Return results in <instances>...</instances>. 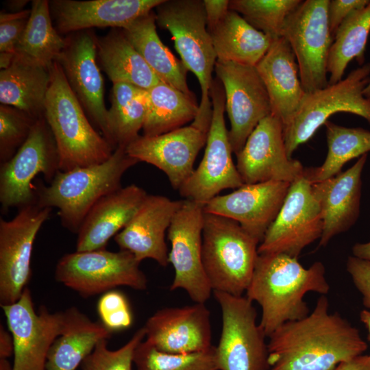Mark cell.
I'll use <instances>...</instances> for the list:
<instances>
[{
  "mask_svg": "<svg viewBox=\"0 0 370 370\" xmlns=\"http://www.w3.org/2000/svg\"><path fill=\"white\" fill-rule=\"evenodd\" d=\"M329 308L321 295L306 317L284 323L268 336L270 370H334L362 354L367 345L358 330Z\"/></svg>",
  "mask_w": 370,
  "mask_h": 370,
  "instance_id": "6da1fadb",
  "label": "cell"
},
{
  "mask_svg": "<svg viewBox=\"0 0 370 370\" xmlns=\"http://www.w3.org/2000/svg\"><path fill=\"white\" fill-rule=\"evenodd\" d=\"M330 285L321 262L305 268L297 258L284 254H258L245 292L262 310L259 323L268 337L284 323L310 313L304 297L308 292L326 295Z\"/></svg>",
  "mask_w": 370,
  "mask_h": 370,
  "instance_id": "7a4b0ae2",
  "label": "cell"
},
{
  "mask_svg": "<svg viewBox=\"0 0 370 370\" xmlns=\"http://www.w3.org/2000/svg\"><path fill=\"white\" fill-rule=\"evenodd\" d=\"M138 161L126 147H117L103 163L59 171L50 184L34 185L36 203L42 208L58 209L62 225L77 234L92 206L105 195L122 187L124 173Z\"/></svg>",
  "mask_w": 370,
  "mask_h": 370,
  "instance_id": "3957f363",
  "label": "cell"
},
{
  "mask_svg": "<svg viewBox=\"0 0 370 370\" xmlns=\"http://www.w3.org/2000/svg\"><path fill=\"white\" fill-rule=\"evenodd\" d=\"M50 71L44 116L56 143L60 171L104 162L115 149L90 123L59 64L54 62Z\"/></svg>",
  "mask_w": 370,
  "mask_h": 370,
  "instance_id": "277c9868",
  "label": "cell"
},
{
  "mask_svg": "<svg viewBox=\"0 0 370 370\" xmlns=\"http://www.w3.org/2000/svg\"><path fill=\"white\" fill-rule=\"evenodd\" d=\"M155 9L157 25L170 32L180 60L200 85L199 112L192 123L209 130L212 114L210 91L217 55L207 28L203 1L164 0Z\"/></svg>",
  "mask_w": 370,
  "mask_h": 370,
  "instance_id": "5b68a950",
  "label": "cell"
},
{
  "mask_svg": "<svg viewBox=\"0 0 370 370\" xmlns=\"http://www.w3.org/2000/svg\"><path fill=\"white\" fill-rule=\"evenodd\" d=\"M259 244L236 221L205 212L202 260L212 291L234 296L246 292L258 256Z\"/></svg>",
  "mask_w": 370,
  "mask_h": 370,
  "instance_id": "8992f818",
  "label": "cell"
},
{
  "mask_svg": "<svg viewBox=\"0 0 370 370\" xmlns=\"http://www.w3.org/2000/svg\"><path fill=\"white\" fill-rule=\"evenodd\" d=\"M370 81V62L352 71L340 82L306 92L291 121L284 127L287 155L291 158L301 144L336 113L358 115L370 124V101L363 94Z\"/></svg>",
  "mask_w": 370,
  "mask_h": 370,
  "instance_id": "52a82bcc",
  "label": "cell"
},
{
  "mask_svg": "<svg viewBox=\"0 0 370 370\" xmlns=\"http://www.w3.org/2000/svg\"><path fill=\"white\" fill-rule=\"evenodd\" d=\"M130 252L106 249L66 254L58 260L56 280L87 298L127 286L145 291L148 282Z\"/></svg>",
  "mask_w": 370,
  "mask_h": 370,
  "instance_id": "ba28073f",
  "label": "cell"
},
{
  "mask_svg": "<svg viewBox=\"0 0 370 370\" xmlns=\"http://www.w3.org/2000/svg\"><path fill=\"white\" fill-rule=\"evenodd\" d=\"M221 310L222 327L216 362L219 370H270L267 337L256 322V310L246 296L213 291Z\"/></svg>",
  "mask_w": 370,
  "mask_h": 370,
  "instance_id": "9c48e42d",
  "label": "cell"
},
{
  "mask_svg": "<svg viewBox=\"0 0 370 370\" xmlns=\"http://www.w3.org/2000/svg\"><path fill=\"white\" fill-rule=\"evenodd\" d=\"M60 171V158L53 134L42 116L15 155L0 163V204L2 214L36 204L33 180L40 173L50 184Z\"/></svg>",
  "mask_w": 370,
  "mask_h": 370,
  "instance_id": "30bf717a",
  "label": "cell"
},
{
  "mask_svg": "<svg viewBox=\"0 0 370 370\" xmlns=\"http://www.w3.org/2000/svg\"><path fill=\"white\" fill-rule=\"evenodd\" d=\"M210 99L212 119L203 158L178 190L184 199L202 206L222 190L238 188L244 184L232 160L233 151L224 119L225 92L219 79L213 80Z\"/></svg>",
  "mask_w": 370,
  "mask_h": 370,
  "instance_id": "8fae6325",
  "label": "cell"
},
{
  "mask_svg": "<svg viewBox=\"0 0 370 370\" xmlns=\"http://www.w3.org/2000/svg\"><path fill=\"white\" fill-rule=\"evenodd\" d=\"M329 1H302L283 26L282 37L286 39L295 56L306 92L328 85L327 62L334 40L328 21Z\"/></svg>",
  "mask_w": 370,
  "mask_h": 370,
  "instance_id": "7c38bea8",
  "label": "cell"
},
{
  "mask_svg": "<svg viewBox=\"0 0 370 370\" xmlns=\"http://www.w3.org/2000/svg\"><path fill=\"white\" fill-rule=\"evenodd\" d=\"M323 227L312 183L303 174L291 184L278 216L258 245V254H284L297 258L306 247L320 239Z\"/></svg>",
  "mask_w": 370,
  "mask_h": 370,
  "instance_id": "4fadbf2b",
  "label": "cell"
},
{
  "mask_svg": "<svg viewBox=\"0 0 370 370\" xmlns=\"http://www.w3.org/2000/svg\"><path fill=\"white\" fill-rule=\"evenodd\" d=\"M204 206L184 199L167 230L169 264L175 275L170 290L182 289L195 303H204L212 292L202 260Z\"/></svg>",
  "mask_w": 370,
  "mask_h": 370,
  "instance_id": "5bb4252c",
  "label": "cell"
},
{
  "mask_svg": "<svg viewBox=\"0 0 370 370\" xmlns=\"http://www.w3.org/2000/svg\"><path fill=\"white\" fill-rule=\"evenodd\" d=\"M51 210L36 203L18 209L10 220L0 218L1 306L16 302L27 288L34 243Z\"/></svg>",
  "mask_w": 370,
  "mask_h": 370,
  "instance_id": "9a60e30c",
  "label": "cell"
},
{
  "mask_svg": "<svg viewBox=\"0 0 370 370\" xmlns=\"http://www.w3.org/2000/svg\"><path fill=\"white\" fill-rule=\"evenodd\" d=\"M214 71L224 90L229 139L236 155L259 122L271 114L269 97L256 66L217 60Z\"/></svg>",
  "mask_w": 370,
  "mask_h": 370,
  "instance_id": "2e32d148",
  "label": "cell"
},
{
  "mask_svg": "<svg viewBox=\"0 0 370 370\" xmlns=\"http://www.w3.org/2000/svg\"><path fill=\"white\" fill-rule=\"evenodd\" d=\"M1 307L14 340L13 370H46L49 350L62 330L63 312H51L45 306L36 312L27 287L16 302Z\"/></svg>",
  "mask_w": 370,
  "mask_h": 370,
  "instance_id": "e0dca14e",
  "label": "cell"
},
{
  "mask_svg": "<svg viewBox=\"0 0 370 370\" xmlns=\"http://www.w3.org/2000/svg\"><path fill=\"white\" fill-rule=\"evenodd\" d=\"M65 38L66 46L55 62L86 115L114 147L104 103L103 79L97 61V38L86 29L71 33Z\"/></svg>",
  "mask_w": 370,
  "mask_h": 370,
  "instance_id": "ac0fdd59",
  "label": "cell"
},
{
  "mask_svg": "<svg viewBox=\"0 0 370 370\" xmlns=\"http://www.w3.org/2000/svg\"><path fill=\"white\" fill-rule=\"evenodd\" d=\"M236 156V166L244 184L292 183L304 172L301 162L287 155L284 124L272 114L259 122Z\"/></svg>",
  "mask_w": 370,
  "mask_h": 370,
  "instance_id": "d6986e66",
  "label": "cell"
},
{
  "mask_svg": "<svg viewBox=\"0 0 370 370\" xmlns=\"http://www.w3.org/2000/svg\"><path fill=\"white\" fill-rule=\"evenodd\" d=\"M208 131L193 124L156 136L139 135L126 147L127 153L138 162L153 165L179 190L191 175Z\"/></svg>",
  "mask_w": 370,
  "mask_h": 370,
  "instance_id": "ffe728a7",
  "label": "cell"
},
{
  "mask_svg": "<svg viewBox=\"0 0 370 370\" xmlns=\"http://www.w3.org/2000/svg\"><path fill=\"white\" fill-rule=\"evenodd\" d=\"M291 183L269 181L243 184L204 206L206 213L236 221L260 243L278 216Z\"/></svg>",
  "mask_w": 370,
  "mask_h": 370,
  "instance_id": "44dd1931",
  "label": "cell"
},
{
  "mask_svg": "<svg viewBox=\"0 0 370 370\" xmlns=\"http://www.w3.org/2000/svg\"><path fill=\"white\" fill-rule=\"evenodd\" d=\"M143 328L145 340L163 352L190 354L213 346L210 312L204 303L160 309Z\"/></svg>",
  "mask_w": 370,
  "mask_h": 370,
  "instance_id": "7402d4cb",
  "label": "cell"
},
{
  "mask_svg": "<svg viewBox=\"0 0 370 370\" xmlns=\"http://www.w3.org/2000/svg\"><path fill=\"white\" fill-rule=\"evenodd\" d=\"M183 200L147 195L127 225L114 238L121 250L141 262L152 259L162 267L169 264L165 234Z\"/></svg>",
  "mask_w": 370,
  "mask_h": 370,
  "instance_id": "603a6c76",
  "label": "cell"
},
{
  "mask_svg": "<svg viewBox=\"0 0 370 370\" xmlns=\"http://www.w3.org/2000/svg\"><path fill=\"white\" fill-rule=\"evenodd\" d=\"M164 0H52L51 18L59 34L92 27L124 28Z\"/></svg>",
  "mask_w": 370,
  "mask_h": 370,
  "instance_id": "cb8c5ba5",
  "label": "cell"
},
{
  "mask_svg": "<svg viewBox=\"0 0 370 370\" xmlns=\"http://www.w3.org/2000/svg\"><path fill=\"white\" fill-rule=\"evenodd\" d=\"M367 154L349 169L321 182L312 184V191L322 214L323 227L319 247H325L338 234L356 222L360 208L362 174Z\"/></svg>",
  "mask_w": 370,
  "mask_h": 370,
  "instance_id": "d4e9b609",
  "label": "cell"
},
{
  "mask_svg": "<svg viewBox=\"0 0 370 370\" xmlns=\"http://www.w3.org/2000/svg\"><path fill=\"white\" fill-rule=\"evenodd\" d=\"M256 68L267 90L271 114L282 121L284 127L306 94L295 56L286 39H274Z\"/></svg>",
  "mask_w": 370,
  "mask_h": 370,
  "instance_id": "484cf974",
  "label": "cell"
},
{
  "mask_svg": "<svg viewBox=\"0 0 370 370\" xmlns=\"http://www.w3.org/2000/svg\"><path fill=\"white\" fill-rule=\"evenodd\" d=\"M147 195L141 187L131 184L101 198L78 230L76 251L106 249L110 238L127 225Z\"/></svg>",
  "mask_w": 370,
  "mask_h": 370,
  "instance_id": "4316f807",
  "label": "cell"
},
{
  "mask_svg": "<svg viewBox=\"0 0 370 370\" xmlns=\"http://www.w3.org/2000/svg\"><path fill=\"white\" fill-rule=\"evenodd\" d=\"M61 334L48 354L46 370H76L97 343L112 336L101 321H95L77 308L63 311Z\"/></svg>",
  "mask_w": 370,
  "mask_h": 370,
  "instance_id": "83f0119b",
  "label": "cell"
},
{
  "mask_svg": "<svg viewBox=\"0 0 370 370\" xmlns=\"http://www.w3.org/2000/svg\"><path fill=\"white\" fill-rule=\"evenodd\" d=\"M50 82V67L15 54L11 65L0 71V102L37 120L44 116Z\"/></svg>",
  "mask_w": 370,
  "mask_h": 370,
  "instance_id": "f1b7e54d",
  "label": "cell"
},
{
  "mask_svg": "<svg viewBox=\"0 0 370 370\" xmlns=\"http://www.w3.org/2000/svg\"><path fill=\"white\" fill-rule=\"evenodd\" d=\"M153 11L123 28L127 38L159 79L193 97L186 81L188 70L160 39Z\"/></svg>",
  "mask_w": 370,
  "mask_h": 370,
  "instance_id": "f546056e",
  "label": "cell"
},
{
  "mask_svg": "<svg viewBox=\"0 0 370 370\" xmlns=\"http://www.w3.org/2000/svg\"><path fill=\"white\" fill-rule=\"evenodd\" d=\"M99 66L112 84L126 83L149 90L161 81L136 51L121 28L97 38Z\"/></svg>",
  "mask_w": 370,
  "mask_h": 370,
  "instance_id": "4dcf8cb0",
  "label": "cell"
},
{
  "mask_svg": "<svg viewBox=\"0 0 370 370\" xmlns=\"http://www.w3.org/2000/svg\"><path fill=\"white\" fill-rule=\"evenodd\" d=\"M208 32L217 60L254 66L266 54L273 40L231 10Z\"/></svg>",
  "mask_w": 370,
  "mask_h": 370,
  "instance_id": "1f68e13d",
  "label": "cell"
},
{
  "mask_svg": "<svg viewBox=\"0 0 370 370\" xmlns=\"http://www.w3.org/2000/svg\"><path fill=\"white\" fill-rule=\"evenodd\" d=\"M148 108L147 90L126 83L113 84L108 125L115 149L126 147L139 136Z\"/></svg>",
  "mask_w": 370,
  "mask_h": 370,
  "instance_id": "d6a6232c",
  "label": "cell"
},
{
  "mask_svg": "<svg viewBox=\"0 0 370 370\" xmlns=\"http://www.w3.org/2000/svg\"><path fill=\"white\" fill-rule=\"evenodd\" d=\"M149 108L143 127L144 136H156L193 122L199 112L195 97L160 82L149 90Z\"/></svg>",
  "mask_w": 370,
  "mask_h": 370,
  "instance_id": "836d02e7",
  "label": "cell"
},
{
  "mask_svg": "<svg viewBox=\"0 0 370 370\" xmlns=\"http://www.w3.org/2000/svg\"><path fill=\"white\" fill-rule=\"evenodd\" d=\"M66 46L52 23L49 1L33 0L25 31L15 54L40 65L50 67Z\"/></svg>",
  "mask_w": 370,
  "mask_h": 370,
  "instance_id": "e575fe53",
  "label": "cell"
},
{
  "mask_svg": "<svg viewBox=\"0 0 370 370\" xmlns=\"http://www.w3.org/2000/svg\"><path fill=\"white\" fill-rule=\"evenodd\" d=\"M370 33V0L364 8L354 11L341 23L334 36L327 62L328 84L343 79L349 63L356 59L365 64V52Z\"/></svg>",
  "mask_w": 370,
  "mask_h": 370,
  "instance_id": "d590c367",
  "label": "cell"
},
{
  "mask_svg": "<svg viewBox=\"0 0 370 370\" xmlns=\"http://www.w3.org/2000/svg\"><path fill=\"white\" fill-rule=\"evenodd\" d=\"M328 152L324 162L315 168H305L304 175L312 183L321 182L340 173L349 160L370 151V131L347 127L327 121Z\"/></svg>",
  "mask_w": 370,
  "mask_h": 370,
  "instance_id": "8d00e7d4",
  "label": "cell"
},
{
  "mask_svg": "<svg viewBox=\"0 0 370 370\" xmlns=\"http://www.w3.org/2000/svg\"><path fill=\"white\" fill-rule=\"evenodd\" d=\"M134 364L136 370H219L214 345L204 352L170 354L157 349L145 338L135 350Z\"/></svg>",
  "mask_w": 370,
  "mask_h": 370,
  "instance_id": "74e56055",
  "label": "cell"
},
{
  "mask_svg": "<svg viewBox=\"0 0 370 370\" xmlns=\"http://www.w3.org/2000/svg\"><path fill=\"white\" fill-rule=\"evenodd\" d=\"M300 0H232L230 10L241 14L256 29L273 40L282 37L284 23Z\"/></svg>",
  "mask_w": 370,
  "mask_h": 370,
  "instance_id": "f35d334b",
  "label": "cell"
},
{
  "mask_svg": "<svg viewBox=\"0 0 370 370\" xmlns=\"http://www.w3.org/2000/svg\"><path fill=\"white\" fill-rule=\"evenodd\" d=\"M145 338L143 327L120 348L111 350L108 339L99 341L81 364L82 370H132L134 355L139 343Z\"/></svg>",
  "mask_w": 370,
  "mask_h": 370,
  "instance_id": "ab89813d",
  "label": "cell"
},
{
  "mask_svg": "<svg viewBox=\"0 0 370 370\" xmlns=\"http://www.w3.org/2000/svg\"><path fill=\"white\" fill-rule=\"evenodd\" d=\"M36 120L10 106H0V163L12 158L27 139Z\"/></svg>",
  "mask_w": 370,
  "mask_h": 370,
  "instance_id": "60d3db41",
  "label": "cell"
},
{
  "mask_svg": "<svg viewBox=\"0 0 370 370\" xmlns=\"http://www.w3.org/2000/svg\"><path fill=\"white\" fill-rule=\"evenodd\" d=\"M101 323L112 333L130 328L133 317L125 295L112 290L101 295L97 304Z\"/></svg>",
  "mask_w": 370,
  "mask_h": 370,
  "instance_id": "b9f144b4",
  "label": "cell"
},
{
  "mask_svg": "<svg viewBox=\"0 0 370 370\" xmlns=\"http://www.w3.org/2000/svg\"><path fill=\"white\" fill-rule=\"evenodd\" d=\"M30 10L20 12L0 13V52L15 53L16 46L25 31Z\"/></svg>",
  "mask_w": 370,
  "mask_h": 370,
  "instance_id": "7bdbcfd3",
  "label": "cell"
},
{
  "mask_svg": "<svg viewBox=\"0 0 370 370\" xmlns=\"http://www.w3.org/2000/svg\"><path fill=\"white\" fill-rule=\"evenodd\" d=\"M346 269L354 286L362 296L363 305L370 309V261L349 256Z\"/></svg>",
  "mask_w": 370,
  "mask_h": 370,
  "instance_id": "ee69618b",
  "label": "cell"
},
{
  "mask_svg": "<svg viewBox=\"0 0 370 370\" xmlns=\"http://www.w3.org/2000/svg\"><path fill=\"white\" fill-rule=\"evenodd\" d=\"M369 2V0H330L328 14L332 36L346 18L354 11L365 7Z\"/></svg>",
  "mask_w": 370,
  "mask_h": 370,
  "instance_id": "f6af8a7d",
  "label": "cell"
},
{
  "mask_svg": "<svg viewBox=\"0 0 370 370\" xmlns=\"http://www.w3.org/2000/svg\"><path fill=\"white\" fill-rule=\"evenodd\" d=\"M208 30L214 27L230 10V1L204 0Z\"/></svg>",
  "mask_w": 370,
  "mask_h": 370,
  "instance_id": "bcb514c9",
  "label": "cell"
},
{
  "mask_svg": "<svg viewBox=\"0 0 370 370\" xmlns=\"http://www.w3.org/2000/svg\"><path fill=\"white\" fill-rule=\"evenodd\" d=\"M334 370H370V355H360L343 362Z\"/></svg>",
  "mask_w": 370,
  "mask_h": 370,
  "instance_id": "7dc6e473",
  "label": "cell"
},
{
  "mask_svg": "<svg viewBox=\"0 0 370 370\" xmlns=\"http://www.w3.org/2000/svg\"><path fill=\"white\" fill-rule=\"evenodd\" d=\"M14 354V340L11 332L0 326V358H8Z\"/></svg>",
  "mask_w": 370,
  "mask_h": 370,
  "instance_id": "c3c4849f",
  "label": "cell"
},
{
  "mask_svg": "<svg viewBox=\"0 0 370 370\" xmlns=\"http://www.w3.org/2000/svg\"><path fill=\"white\" fill-rule=\"evenodd\" d=\"M353 256L370 261V241L364 243H356L352 247Z\"/></svg>",
  "mask_w": 370,
  "mask_h": 370,
  "instance_id": "681fc988",
  "label": "cell"
},
{
  "mask_svg": "<svg viewBox=\"0 0 370 370\" xmlns=\"http://www.w3.org/2000/svg\"><path fill=\"white\" fill-rule=\"evenodd\" d=\"M29 1L27 0H10L8 1L6 5L11 12H20L25 10V7Z\"/></svg>",
  "mask_w": 370,
  "mask_h": 370,
  "instance_id": "f907efd6",
  "label": "cell"
},
{
  "mask_svg": "<svg viewBox=\"0 0 370 370\" xmlns=\"http://www.w3.org/2000/svg\"><path fill=\"white\" fill-rule=\"evenodd\" d=\"M15 57V53L8 52H0V68L1 70L5 69L12 63Z\"/></svg>",
  "mask_w": 370,
  "mask_h": 370,
  "instance_id": "816d5d0a",
  "label": "cell"
},
{
  "mask_svg": "<svg viewBox=\"0 0 370 370\" xmlns=\"http://www.w3.org/2000/svg\"><path fill=\"white\" fill-rule=\"evenodd\" d=\"M360 319L365 324L369 332V340L370 342V310H362L360 313ZM370 355V354H369Z\"/></svg>",
  "mask_w": 370,
  "mask_h": 370,
  "instance_id": "f5cc1de1",
  "label": "cell"
},
{
  "mask_svg": "<svg viewBox=\"0 0 370 370\" xmlns=\"http://www.w3.org/2000/svg\"><path fill=\"white\" fill-rule=\"evenodd\" d=\"M0 370H13V366L8 358H0Z\"/></svg>",
  "mask_w": 370,
  "mask_h": 370,
  "instance_id": "db71d44e",
  "label": "cell"
},
{
  "mask_svg": "<svg viewBox=\"0 0 370 370\" xmlns=\"http://www.w3.org/2000/svg\"><path fill=\"white\" fill-rule=\"evenodd\" d=\"M364 96L370 101V81L363 91Z\"/></svg>",
  "mask_w": 370,
  "mask_h": 370,
  "instance_id": "11a10c76",
  "label": "cell"
}]
</instances>
